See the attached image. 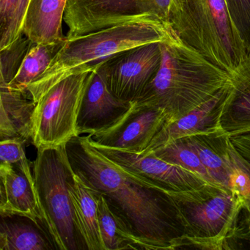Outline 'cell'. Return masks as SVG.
<instances>
[{
    "label": "cell",
    "mask_w": 250,
    "mask_h": 250,
    "mask_svg": "<svg viewBox=\"0 0 250 250\" xmlns=\"http://www.w3.org/2000/svg\"><path fill=\"white\" fill-rule=\"evenodd\" d=\"M63 20L66 38L126 23L162 21L150 0H68Z\"/></svg>",
    "instance_id": "9"
},
{
    "label": "cell",
    "mask_w": 250,
    "mask_h": 250,
    "mask_svg": "<svg viewBox=\"0 0 250 250\" xmlns=\"http://www.w3.org/2000/svg\"><path fill=\"white\" fill-rule=\"evenodd\" d=\"M31 0H20L18 9L11 26L5 35L0 39V50L8 47L22 35V27L24 19Z\"/></svg>",
    "instance_id": "27"
},
{
    "label": "cell",
    "mask_w": 250,
    "mask_h": 250,
    "mask_svg": "<svg viewBox=\"0 0 250 250\" xmlns=\"http://www.w3.org/2000/svg\"><path fill=\"white\" fill-rule=\"evenodd\" d=\"M229 17L250 60V0H225Z\"/></svg>",
    "instance_id": "26"
},
{
    "label": "cell",
    "mask_w": 250,
    "mask_h": 250,
    "mask_svg": "<svg viewBox=\"0 0 250 250\" xmlns=\"http://www.w3.org/2000/svg\"><path fill=\"white\" fill-rule=\"evenodd\" d=\"M150 1L156 11V16L162 21L169 24V14H170L172 0H150Z\"/></svg>",
    "instance_id": "30"
},
{
    "label": "cell",
    "mask_w": 250,
    "mask_h": 250,
    "mask_svg": "<svg viewBox=\"0 0 250 250\" xmlns=\"http://www.w3.org/2000/svg\"><path fill=\"white\" fill-rule=\"evenodd\" d=\"M32 170L47 232L56 250L86 249L74 222L69 191L74 170L67 154L66 144L38 150Z\"/></svg>",
    "instance_id": "5"
},
{
    "label": "cell",
    "mask_w": 250,
    "mask_h": 250,
    "mask_svg": "<svg viewBox=\"0 0 250 250\" xmlns=\"http://www.w3.org/2000/svg\"><path fill=\"white\" fill-rule=\"evenodd\" d=\"M66 151L74 172L87 187L104 196L111 210L145 250L182 248L184 232L176 200L166 191L106 158L87 135L71 139Z\"/></svg>",
    "instance_id": "1"
},
{
    "label": "cell",
    "mask_w": 250,
    "mask_h": 250,
    "mask_svg": "<svg viewBox=\"0 0 250 250\" xmlns=\"http://www.w3.org/2000/svg\"><path fill=\"white\" fill-rule=\"evenodd\" d=\"M74 222L86 249L104 250L99 229L96 191L87 187L75 172L69 181Z\"/></svg>",
    "instance_id": "18"
},
{
    "label": "cell",
    "mask_w": 250,
    "mask_h": 250,
    "mask_svg": "<svg viewBox=\"0 0 250 250\" xmlns=\"http://www.w3.org/2000/svg\"><path fill=\"white\" fill-rule=\"evenodd\" d=\"M93 71L69 76L30 93L35 102L31 140L37 150L59 147L78 137L77 119Z\"/></svg>",
    "instance_id": "6"
},
{
    "label": "cell",
    "mask_w": 250,
    "mask_h": 250,
    "mask_svg": "<svg viewBox=\"0 0 250 250\" xmlns=\"http://www.w3.org/2000/svg\"><path fill=\"white\" fill-rule=\"evenodd\" d=\"M96 193L99 229L104 250H145L141 241L111 210L104 196L97 191Z\"/></svg>",
    "instance_id": "21"
},
{
    "label": "cell",
    "mask_w": 250,
    "mask_h": 250,
    "mask_svg": "<svg viewBox=\"0 0 250 250\" xmlns=\"http://www.w3.org/2000/svg\"><path fill=\"white\" fill-rule=\"evenodd\" d=\"M231 85L220 119L227 136L250 131V60L230 76Z\"/></svg>",
    "instance_id": "17"
},
{
    "label": "cell",
    "mask_w": 250,
    "mask_h": 250,
    "mask_svg": "<svg viewBox=\"0 0 250 250\" xmlns=\"http://www.w3.org/2000/svg\"><path fill=\"white\" fill-rule=\"evenodd\" d=\"M0 178L1 216L27 218L47 232L44 213L33 176H27L9 164L1 163Z\"/></svg>",
    "instance_id": "15"
},
{
    "label": "cell",
    "mask_w": 250,
    "mask_h": 250,
    "mask_svg": "<svg viewBox=\"0 0 250 250\" xmlns=\"http://www.w3.org/2000/svg\"><path fill=\"white\" fill-rule=\"evenodd\" d=\"M160 43L128 49L102 64L108 88L116 97L132 103L137 100L160 68Z\"/></svg>",
    "instance_id": "10"
},
{
    "label": "cell",
    "mask_w": 250,
    "mask_h": 250,
    "mask_svg": "<svg viewBox=\"0 0 250 250\" xmlns=\"http://www.w3.org/2000/svg\"><path fill=\"white\" fill-rule=\"evenodd\" d=\"M167 122L162 109L133 103L132 107L116 124L107 129L88 134L99 146L141 153Z\"/></svg>",
    "instance_id": "11"
},
{
    "label": "cell",
    "mask_w": 250,
    "mask_h": 250,
    "mask_svg": "<svg viewBox=\"0 0 250 250\" xmlns=\"http://www.w3.org/2000/svg\"><path fill=\"white\" fill-rule=\"evenodd\" d=\"M68 0H31L24 19L22 34L32 42L52 44L65 42L62 31Z\"/></svg>",
    "instance_id": "16"
},
{
    "label": "cell",
    "mask_w": 250,
    "mask_h": 250,
    "mask_svg": "<svg viewBox=\"0 0 250 250\" xmlns=\"http://www.w3.org/2000/svg\"><path fill=\"white\" fill-rule=\"evenodd\" d=\"M20 0H0V32L5 34L18 9Z\"/></svg>",
    "instance_id": "28"
},
{
    "label": "cell",
    "mask_w": 250,
    "mask_h": 250,
    "mask_svg": "<svg viewBox=\"0 0 250 250\" xmlns=\"http://www.w3.org/2000/svg\"><path fill=\"white\" fill-rule=\"evenodd\" d=\"M90 143L106 158L159 186L178 201L202 200L217 188H222L210 184L192 171L162 160L153 153H137Z\"/></svg>",
    "instance_id": "8"
},
{
    "label": "cell",
    "mask_w": 250,
    "mask_h": 250,
    "mask_svg": "<svg viewBox=\"0 0 250 250\" xmlns=\"http://www.w3.org/2000/svg\"><path fill=\"white\" fill-rule=\"evenodd\" d=\"M27 140L21 137L5 139L0 142L1 163L9 164L27 176L33 177V170L26 156L24 144Z\"/></svg>",
    "instance_id": "25"
},
{
    "label": "cell",
    "mask_w": 250,
    "mask_h": 250,
    "mask_svg": "<svg viewBox=\"0 0 250 250\" xmlns=\"http://www.w3.org/2000/svg\"><path fill=\"white\" fill-rule=\"evenodd\" d=\"M241 212L245 215L241 222L237 220L236 226L234 231L232 239H241L250 244V198L244 197V206ZM231 238V240H232Z\"/></svg>",
    "instance_id": "29"
},
{
    "label": "cell",
    "mask_w": 250,
    "mask_h": 250,
    "mask_svg": "<svg viewBox=\"0 0 250 250\" xmlns=\"http://www.w3.org/2000/svg\"><path fill=\"white\" fill-rule=\"evenodd\" d=\"M230 85L231 83L210 100L182 118L165 124L143 153H151L184 137L222 131L220 127L221 116Z\"/></svg>",
    "instance_id": "14"
},
{
    "label": "cell",
    "mask_w": 250,
    "mask_h": 250,
    "mask_svg": "<svg viewBox=\"0 0 250 250\" xmlns=\"http://www.w3.org/2000/svg\"><path fill=\"white\" fill-rule=\"evenodd\" d=\"M231 148H232V155H233L235 162H236L237 165L244 171V172H245L247 176V183H246L245 186L243 187L241 194H242L244 197H250V165L244 162L243 159H241V158L235 153L232 146H231Z\"/></svg>",
    "instance_id": "31"
},
{
    "label": "cell",
    "mask_w": 250,
    "mask_h": 250,
    "mask_svg": "<svg viewBox=\"0 0 250 250\" xmlns=\"http://www.w3.org/2000/svg\"><path fill=\"white\" fill-rule=\"evenodd\" d=\"M169 22L184 44L230 76L249 60L225 0H172Z\"/></svg>",
    "instance_id": "4"
},
{
    "label": "cell",
    "mask_w": 250,
    "mask_h": 250,
    "mask_svg": "<svg viewBox=\"0 0 250 250\" xmlns=\"http://www.w3.org/2000/svg\"><path fill=\"white\" fill-rule=\"evenodd\" d=\"M102 64L93 71L83 97L77 119L79 136L110 128L121 121L133 106L132 102L118 99L108 88Z\"/></svg>",
    "instance_id": "12"
},
{
    "label": "cell",
    "mask_w": 250,
    "mask_h": 250,
    "mask_svg": "<svg viewBox=\"0 0 250 250\" xmlns=\"http://www.w3.org/2000/svg\"><path fill=\"white\" fill-rule=\"evenodd\" d=\"M182 140L197 153L216 185L239 191L242 170L234 159L229 137L223 131L195 134Z\"/></svg>",
    "instance_id": "13"
},
{
    "label": "cell",
    "mask_w": 250,
    "mask_h": 250,
    "mask_svg": "<svg viewBox=\"0 0 250 250\" xmlns=\"http://www.w3.org/2000/svg\"><path fill=\"white\" fill-rule=\"evenodd\" d=\"M1 216L0 250H49L56 249L49 234L31 219Z\"/></svg>",
    "instance_id": "20"
},
{
    "label": "cell",
    "mask_w": 250,
    "mask_h": 250,
    "mask_svg": "<svg viewBox=\"0 0 250 250\" xmlns=\"http://www.w3.org/2000/svg\"><path fill=\"white\" fill-rule=\"evenodd\" d=\"M177 37L170 24L154 21L126 23L66 38L49 68L29 85L27 91H41L69 76L94 71L100 64L128 49L166 43Z\"/></svg>",
    "instance_id": "3"
},
{
    "label": "cell",
    "mask_w": 250,
    "mask_h": 250,
    "mask_svg": "<svg viewBox=\"0 0 250 250\" xmlns=\"http://www.w3.org/2000/svg\"><path fill=\"white\" fill-rule=\"evenodd\" d=\"M244 197L239 191L221 189L203 200L175 201L180 223L184 229L182 248L228 250Z\"/></svg>",
    "instance_id": "7"
},
{
    "label": "cell",
    "mask_w": 250,
    "mask_h": 250,
    "mask_svg": "<svg viewBox=\"0 0 250 250\" xmlns=\"http://www.w3.org/2000/svg\"><path fill=\"white\" fill-rule=\"evenodd\" d=\"M160 45V68L134 103L165 111L167 124L197 109L230 84L228 72L179 38Z\"/></svg>",
    "instance_id": "2"
},
{
    "label": "cell",
    "mask_w": 250,
    "mask_h": 250,
    "mask_svg": "<svg viewBox=\"0 0 250 250\" xmlns=\"http://www.w3.org/2000/svg\"><path fill=\"white\" fill-rule=\"evenodd\" d=\"M151 153L165 162L178 165L188 170L192 171L194 173L200 175L210 184L220 187L213 182L208 171L202 163L197 153L192 149L190 148L182 139L175 140Z\"/></svg>",
    "instance_id": "23"
},
{
    "label": "cell",
    "mask_w": 250,
    "mask_h": 250,
    "mask_svg": "<svg viewBox=\"0 0 250 250\" xmlns=\"http://www.w3.org/2000/svg\"><path fill=\"white\" fill-rule=\"evenodd\" d=\"M65 42L52 44L35 43L26 55L17 75L7 87L20 91H27L29 85L47 70Z\"/></svg>",
    "instance_id": "22"
},
{
    "label": "cell",
    "mask_w": 250,
    "mask_h": 250,
    "mask_svg": "<svg viewBox=\"0 0 250 250\" xmlns=\"http://www.w3.org/2000/svg\"><path fill=\"white\" fill-rule=\"evenodd\" d=\"M34 44L35 43L22 34L8 47L0 50V87H7L15 77L26 55Z\"/></svg>",
    "instance_id": "24"
},
{
    "label": "cell",
    "mask_w": 250,
    "mask_h": 250,
    "mask_svg": "<svg viewBox=\"0 0 250 250\" xmlns=\"http://www.w3.org/2000/svg\"><path fill=\"white\" fill-rule=\"evenodd\" d=\"M0 139L32 137L35 102L28 91L0 87Z\"/></svg>",
    "instance_id": "19"
}]
</instances>
